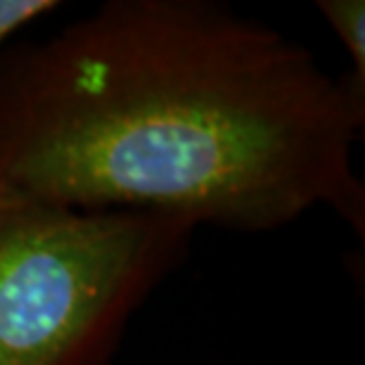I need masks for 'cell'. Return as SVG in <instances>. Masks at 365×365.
Masks as SVG:
<instances>
[{
  "mask_svg": "<svg viewBox=\"0 0 365 365\" xmlns=\"http://www.w3.org/2000/svg\"><path fill=\"white\" fill-rule=\"evenodd\" d=\"M57 7V0H0V53L19 29L48 17Z\"/></svg>",
  "mask_w": 365,
  "mask_h": 365,
  "instance_id": "4",
  "label": "cell"
},
{
  "mask_svg": "<svg viewBox=\"0 0 365 365\" xmlns=\"http://www.w3.org/2000/svg\"><path fill=\"white\" fill-rule=\"evenodd\" d=\"M195 228L0 185V365H114L130 320L185 264Z\"/></svg>",
  "mask_w": 365,
  "mask_h": 365,
  "instance_id": "2",
  "label": "cell"
},
{
  "mask_svg": "<svg viewBox=\"0 0 365 365\" xmlns=\"http://www.w3.org/2000/svg\"><path fill=\"white\" fill-rule=\"evenodd\" d=\"M318 12L337 36L351 62L349 83L365 95V3L363 0H318Z\"/></svg>",
  "mask_w": 365,
  "mask_h": 365,
  "instance_id": "3",
  "label": "cell"
},
{
  "mask_svg": "<svg viewBox=\"0 0 365 365\" xmlns=\"http://www.w3.org/2000/svg\"><path fill=\"white\" fill-rule=\"evenodd\" d=\"M363 126L346 74L216 0H107L0 53V185L64 207L363 237Z\"/></svg>",
  "mask_w": 365,
  "mask_h": 365,
  "instance_id": "1",
  "label": "cell"
}]
</instances>
